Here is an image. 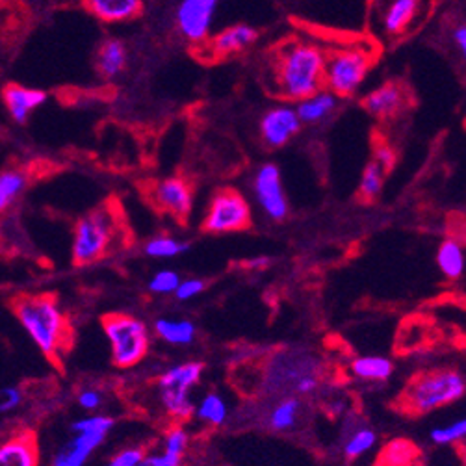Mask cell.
Returning <instances> with one entry per match:
<instances>
[{
  "label": "cell",
  "instance_id": "cell-4",
  "mask_svg": "<svg viewBox=\"0 0 466 466\" xmlns=\"http://www.w3.org/2000/svg\"><path fill=\"white\" fill-rule=\"evenodd\" d=\"M117 232V216L108 207H99L82 216L73 230L71 258L76 266L96 264L106 257Z\"/></svg>",
  "mask_w": 466,
  "mask_h": 466
},
{
  "label": "cell",
  "instance_id": "cell-19",
  "mask_svg": "<svg viewBox=\"0 0 466 466\" xmlns=\"http://www.w3.org/2000/svg\"><path fill=\"white\" fill-rule=\"evenodd\" d=\"M422 12V0H389L381 14V26L387 35L405 34Z\"/></svg>",
  "mask_w": 466,
  "mask_h": 466
},
{
  "label": "cell",
  "instance_id": "cell-37",
  "mask_svg": "<svg viewBox=\"0 0 466 466\" xmlns=\"http://www.w3.org/2000/svg\"><path fill=\"white\" fill-rule=\"evenodd\" d=\"M188 444H190V437L182 428H171L166 433V439H164V450L166 451H173V453L184 455V451H186V448H188Z\"/></svg>",
  "mask_w": 466,
  "mask_h": 466
},
{
  "label": "cell",
  "instance_id": "cell-23",
  "mask_svg": "<svg viewBox=\"0 0 466 466\" xmlns=\"http://www.w3.org/2000/svg\"><path fill=\"white\" fill-rule=\"evenodd\" d=\"M351 374L359 381L366 383H385L394 374V362L387 357L380 355H366L357 357L351 362Z\"/></svg>",
  "mask_w": 466,
  "mask_h": 466
},
{
  "label": "cell",
  "instance_id": "cell-34",
  "mask_svg": "<svg viewBox=\"0 0 466 466\" xmlns=\"http://www.w3.org/2000/svg\"><path fill=\"white\" fill-rule=\"evenodd\" d=\"M180 283V275L175 269H158L151 279H149V292L158 294V296H167L175 294L177 287Z\"/></svg>",
  "mask_w": 466,
  "mask_h": 466
},
{
  "label": "cell",
  "instance_id": "cell-12",
  "mask_svg": "<svg viewBox=\"0 0 466 466\" xmlns=\"http://www.w3.org/2000/svg\"><path fill=\"white\" fill-rule=\"evenodd\" d=\"M219 0H180L177 6V28L180 35L194 45L208 39Z\"/></svg>",
  "mask_w": 466,
  "mask_h": 466
},
{
  "label": "cell",
  "instance_id": "cell-10",
  "mask_svg": "<svg viewBox=\"0 0 466 466\" xmlns=\"http://www.w3.org/2000/svg\"><path fill=\"white\" fill-rule=\"evenodd\" d=\"M253 196L262 214L271 221H285L290 212V203L283 186V175L279 166L264 164L253 177Z\"/></svg>",
  "mask_w": 466,
  "mask_h": 466
},
{
  "label": "cell",
  "instance_id": "cell-17",
  "mask_svg": "<svg viewBox=\"0 0 466 466\" xmlns=\"http://www.w3.org/2000/svg\"><path fill=\"white\" fill-rule=\"evenodd\" d=\"M0 466H39L35 437L28 431H17L0 439Z\"/></svg>",
  "mask_w": 466,
  "mask_h": 466
},
{
  "label": "cell",
  "instance_id": "cell-24",
  "mask_svg": "<svg viewBox=\"0 0 466 466\" xmlns=\"http://www.w3.org/2000/svg\"><path fill=\"white\" fill-rule=\"evenodd\" d=\"M155 333L166 344L171 346H190L196 342L198 328L192 319H171L158 318L155 321Z\"/></svg>",
  "mask_w": 466,
  "mask_h": 466
},
{
  "label": "cell",
  "instance_id": "cell-8",
  "mask_svg": "<svg viewBox=\"0 0 466 466\" xmlns=\"http://www.w3.org/2000/svg\"><path fill=\"white\" fill-rule=\"evenodd\" d=\"M203 362L192 360L182 362L169 370H166L158 380V392L160 403L164 410L173 418V420L184 422L194 414V401L190 398L196 385L201 381L203 376Z\"/></svg>",
  "mask_w": 466,
  "mask_h": 466
},
{
  "label": "cell",
  "instance_id": "cell-5",
  "mask_svg": "<svg viewBox=\"0 0 466 466\" xmlns=\"http://www.w3.org/2000/svg\"><path fill=\"white\" fill-rule=\"evenodd\" d=\"M371 66H374V53L368 46H339L325 58L323 86L337 97H351L366 82Z\"/></svg>",
  "mask_w": 466,
  "mask_h": 466
},
{
  "label": "cell",
  "instance_id": "cell-43",
  "mask_svg": "<svg viewBox=\"0 0 466 466\" xmlns=\"http://www.w3.org/2000/svg\"><path fill=\"white\" fill-rule=\"evenodd\" d=\"M249 266L251 268H264V266H268V258L266 257H258L257 260H251Z\"/></svg>",
  "mask_w": 466,
  "mask_h": 466
},
{
  "label": "cell",
  "instance_id": "cell-15",
  "mask_svg": "<svg viewBox=\"0 0 466 466\" xmlns=\"http://www.w3.org/2000/svg\"><path fill=\"white\" fill-rule=\"evenodd\" d=\"M410 103L409 91L398 82H387L371 89L362 105L370 116L378 119H392L400 116Z\"/></svg>",
  "mask_w": 466,
  "mask_h": 466
},
{
  "label": "cell",
  "instance_id": "cell-35",
  "mask_svg": "<svg viewBox=\"0 0 466 466\" xmlns=\"http://www.w3.org/2000/svg\"><path fill=\"white\" fill-rule=\"evenodd\" d=\"M207 289L205 281H201V279H196V277H190V279H180V283L175 290V296L178 301H190L194 298H198L199 294H203Z\"/></svg>",
  "mask_w": 466,
  "mask_h": 466
},
{
  "label": "cell",
  "instance_id": "cell-29",
  "mask_svg": "<svg viewBox=\"0 0 466 466\" xmlns=\"http://www.w3.org/2000/svg\"><path fill=\"white\" fill-rule=\"evenodd\" d=\"M376 444H378V433L368 426H359V428H353L350 433H346L342 451L350 461H353L374 450Z\"/></svg>",
  "mask_w": 466,
  "mask_h": 466
},
{
  "label": "cell",
  "instance_id": "cell-27",
  "mask_svg": "<svg viewBox=\"0 0 466 466\" xmlns=\"http://www.w3.org/2000/svg\"><path fill=\"white\" fill-rule=\"evenodd\" d=\"M28 188V175L21 169L0 171V216H3Z\"/></svg>",
  "mask_w": 466,
  "mask_h": 466
},
{
  "label": "cell",
  "instance_id": "cell-13",
  "mask_svg": "<svg viewBox=\"0 0 466 466\" xmlns=\"http://www.w3.org/2000/svg\"><path fill=\"white\" fill-rule=\"evenodd\" d=\"M151 201L175 219L190 218L194 210V192L188 180L180 177H167L158 180L149 190Z\"/></svg>",
  "mask_w": 466,
  "mask_h": 466
},
{
  "label": "cell",
  "instance_id": "cell-32",
  "mask_svg": "<svg viewBox=\"0 0 466 466\" xmlns=\"http://www.w3.org/2000/svg\"><path fill=\"white\" fill-rule=\"evenodd\" d=\"M414 457H416V448L410 442L394 441L385 448L381 461L385 462V466H410Z\"/></svg>",
  "mask_w": 466,
  "mask_h": 466
},
{
  "label": "cell",
  "instance_id": "cell-21",
  "mask_svg": "<svg viewBox=\"0 0 466 466\" xmlns=\"http://www.w3.org/2000/svg\"><path fill=\"white\" fill-rule=\"evenodd\" d=\"M339 110V97L328 89H319L314 96L298 103L296 112L301 125H319Z\"/></svg>",
  "mask_w": 466,
  "mask_h": 466
},
{
  "label": "cell",
  "instance_id": "cell-22",
  "mask_svg": "<svg viewBox=\"0 0 466 466\" xmlns=\"http://www.w3.org/2000/svg\"><path fill=\"white\" fill-rule=\"evenodd\" d=\"M127 62L128 53L121 39L108 37L99 45V49L96 53V67L105 80L117 78L127 69Z\"/></svg>",
  "mask_w": 466,
  "mask_h": 466
},
{
  "label": "cell",
  "instance_id": "cell-26",
  "mask_svg": "<svg viewBox=\"0 0 466 466\" xmlns=\"http://www.w3.org/2000/svg\"><path fill=\"white\" fill-rule=\"evenodd\" d=\"M299 410H301V401L296 396H289V398H283L281 401H277L268 416L269 430L277 433L294 430V426L298 424Z\"/></svg>",
  "mask_w": 466,
  "mask_h": 466
},
{
  "label": "cell",
  "instance_id": "cell-41",
  "mask_svg": "<svg viewBox=\"0 0 466 466\" xmlns=\"http://www.w3.org/2000/svg\"><path fill=\"white\" fill-rule=\"evenodd\" d=\"M374 162L389 173L396 164V155H394L392 147H389L387 144H378L376 151H374Z\"/></svg>",
  "mask_w": 466,
  "mask_h": 466
},
{
  "label": "cell",
  "instance_id": "cell-7",
  "mask_svg": "<svg viewBox=\"0 0 466 466\" xmlns=\"http://www.w3.org/2000/svg\"><path fill=\"white\" fill-rule=\"evenodd\" d=\"M116 420L105 414H86L73 422V437L53 455L49 466H86V462L105 442Z\"/></svg>",
  "mask_w": 466,
  "mask_h": 466
},
{
  "label": "cell",
  "instance_id": "cell-11",
  "mask_svg": "<svg viewBox=\"0 0 466 466\" xmlns=\"http://www.w3.org/2000/svg\"><path fill=\"white\" fill-rule=\"evenodd\" d=\"M307 376H318L316 360L303 351H285L277 353V357L271 360L268 368L266 385L269 392H275L279 389H290L294 392L296 385Z\"/></svg>",
  "mask_w": 466,
  "mask_h": 466
},
{
  "label": "cell",
  "instance_id": "cell-30",
  "mask_svg": "<svg viewBox=\"0 0 466 466\" xmlns=\"http://www.w3.org/2000/svg\"><path fill=\"white\" fill-rule=\"evenodd\" d=\"M188 251V242L178 240L169 235H158L144 246V253L149 258H175Z\"/></svg>",
  "mask_w": 466,
  "mask_h": 466
},
{
  "label": "cell",
  "instance_id": "cell-40",
  "mask_svg": "<svg viewBox=\"0 0 466 466\" xmlns=\"http://www.w3.org/2000/svg\"><path fill=\"white\" fill-rule=\"evenodd\" d=\"M180 464H182V455L162 450V453L146 455L144 461L137 466H180Z\"/></svg>",
  "mask_w": 466,
  "mask_h": 466
},
{
  "label": "cell",
  "instance_id": "cell-31",
  "mask_svg": "<svg viewBox=\"0 0 466 466\" xmlns=\"http://www.w3.org/2000/svg\"><path fill=\"white\" fill-rule=\"evenodd\" d=\"M385 177L387 171L383 167H380L374 160H371L362 175H360V182H359V196L364 201H374L380 198L381 190H383V184H385Z\"/></svg>",
  "mask_w": 466,
  "mask_h": 466
},
{
  "label": "cell",
  "instance_id": "cell-1",
  "mask_svg": "<svg viewBox=\"0 0 466 466\" xmlns=\"http://www.w3.org/2000/svg\"><path fill=\"white\" fill-rule=\"evenodd\" d=\"M325 51L310 41H289L277 49L271 62V80L279 97L299 103L323 89Z\"/></svg>",
  "mask_w": 466,
  "mask_h": 466
},
{
  "label": "cell",
  "instance_id": "cell-6",
  "mask_svg": "<svg viewBox=\"0 0 466 466\" xmlns=\"http://www.w3.org/2000/svg\"><path fill=\"white\" fill-rule=\"evenodd\" d=\"M103 329L116 368H134L147 357L151 331L146 321L130 314H110L103 319Z\"/></svg>",
  "mask_w": 466,
  "mask_h": 466
},
{
  "label": "cell",
  "instance_id": "cell-3",
  "mask_svg": "<svg viewBox=\"0 0 466 466\" xmlns=\"http://www.w3.org/2000/svg\"><path fill=\"white\" fill-rule=\"evenodd\" d=\"M466 381L459 370L441 368L414 378L401 396L403 407L412 414H428L462 400Z\"/></svg>",
  "mask_w": 466,
  "mask_h": 466
},
{
  "label": "cell",
  "instance_id": "cell-36",
  "mask_svg": "<svg viewBox=\"0 0 466 466\" xmlns=\"http://www.w3.org/2000/svg\"><path fill=\"white\" fill-rule=\"evenodd\" d=\"M146 455H147V453H146L144 448H137V446L125 448V450H121L119 453H116V455L106 462V466H137L139 462L144 461Z\"/></svg>",
  "mask_w": 466,
  "mask_h": 466
},
{
  "label": "cell",
  "instance_id": "cell-20",
  "mask_svg": "<svg viewBox=\"0 0 466 466\" xmlns=\"http://www.w3.org/2000/svg\"><path fill=\"white\" fill-rule=\"evenodd\" d=\"M258 39V32L249 25H232L219 34H216L210 41V51L214 56L225 58L244 53L246 49Z\"/></svg>",
  "mask_w": 466,
  "mask_h": 466
},
{
  "label": "cell",
  "instance_id": "cell-18",
  "mask_svg": "<svg viewBox=\"0 0 466 466\" xmlns=\"http://www.w3.org/2000/svg\"><path fill=\"white\" fill-rule=\"evenodd\" d=\"M82 6L101 23L119 25L139 17L144 0H82Z\"/></svg>",
  "mask_w": 466,
  "mask_h": 466
},
{
  "label": "cell",
  "instance_id": "cell-14",
  "mask_svg": "<svg viewBox=\"0 0 466 466\" xmlns=\"http://www.w3.org/2000/svg\"><path fill=\"white\" fill-rule=\"evenodd\" d=\"M301 127L303 125L298 117L296 106L277 105L262 116L260 137L268 147L279 149V147H285L294 136H298Z\"/></svg>",
  "mask_w": 466,
  "mask_h": 466
},
{
  "label": "cell",
  "instance_id": "cell-33",
  "mask_svg": "<svg viewBox=\"0 0 466 466\" xmlns=\"http://www.w3.org/2000/svg\"><path fill=\"white\" fill-rule=\"evenodd\" d=\"M464 437H466V420H464V418H459V420L451 422L450 426L435 428L430 433V439L439 446H450V444L461 442V441H464Z\"/></svg>",
  "mask_w": 466,
  "mask_h": 466
},
{
  "label": "cell",
  "instance_id": "cell-16",
  "mask_svg": "<svg viewBox=\"0 0 466 466\" xmlns=\"http://www.w3.org/2000/svg\"><path fill=\"white\" fill-rule=\"evenodd\" d=\"M46 91L37 87H28L21 84H8L3 89V103L10 114V117L17 125L28 123L37 108L46 103Z\"/></svg>",
  "mask_w": 466,
  "mask_h": 466
},
{
  "label": "cell",
  "instance_id": "cell-38",
  "mask_svg": "<svg viewBox=\"0 0 466 466\" xmlns=\"http://www.w3.org/2000/svg\"><path fill=\"white\" fill-rule=\"evenodd\" d=\"M76 401H78L80 409L93 414L97 409L103 407V392L97 390V389H89V387L82 389L76 396Z\"/></svg>",
  "mask_w": 466,
  "mask_h": 466
},
{
  "label": "cell",
  "instance_id": "cell-25",
  "mask_svg": "<svg viewBox=\"0 0 466 466\" xmlns=\"http://www.w3.org/2000/svg\"><path fill=\"white\" fill-rule=\"evenodd\" d=\"M437 266L441 273L450 279V281H457L462 277L466 268V257L464 248L461 240L457 238H446L437 249Z\"/></svg>",
  "mask_w": 466,
  "mask_h": 466
},
{
  "label": "cell",
  "instance_id": "cell-2",
  "mask_svg": "<svg viewBox=\"0 0 466 466\" xmlns=\"http://www.w3.org/2000/svg\"><path fill=\"white\" fill-rule=\"evenodd\" d=\"M14 314L35 348L51 360H58L69 344L71 325L53 296H23L14 301Z\"/></svg>",
  "mask_w": 466,
  "mask_h": 466
},
{
  "label": "cell",
  "instance_id": "cell-42",
  "mask_svg": "<svg viewBox=\"0 0 466 466\" xmlns=\"http://www.w3.org/2000/svg\"><path fill=\"white\" fill-rule=\"evenodd\" d=\"M451 39H453L455 46L459 49V53L464 56L466 55V26L464 25L455 26L453 32H451Z\"/></svg>",
  "mask_w": 466,
  "mask_h": 466
},
{
  "label": "cell",
  "instance_id": "cell-39",
  "mask_svg": "<svg viewBox=\"0 0 466 466\" xmlns=\"http://www.w3.org/2000/svg\"><path fill=\"white\" fill-rule=\"evenodd\" d=\"M23 403V390L19 387H5L0 390V414H8Z\"/></svg>",
  "mask_w": 466,
  "mask_h": 466
},
{
  "label": "cell",
  "instance_id": "cell-28",
  "mask_svg": "<svg viewBox=\"0 0 466 466\" xmlns=\"http://www.w3.org/2000/svg\"><path fill=\"white\" fill-rule=\"evenodd\" d=\"M198 420L208 426H223L228 418V405L223 396L210 392L194 409Z\"/></svg>",
  "mask_w": 466,
  "mask_h": 466
},
{
  "label": "cell",
  "instance_id": "cell-9",
  "mask_svg": "<svg viewBox=\"0 0 466 466\" xmlns=\"http://www.w3.org/2000/svg\"><path fill=\"white\" fill-rule=\"evenodd\" d=\"M251 225V207L248 199L237 190L218 192L203 219V228L212 235L240 232Z\"/></svg>",
  "mask_w": 466,
  "mask_h": 466
}]
</instances>
